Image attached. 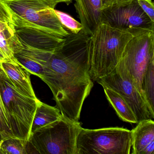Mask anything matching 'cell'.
<instances>
[{
    "instance_id": "14",
    "label": "cell",
    "mask_w": 154,
    "mask_h": 154,
    "mask_svg": "<svg viewBox=\"0 0 154 154\" xmlns=\"http://www.w3.org/2000/svg\"><path fill=\"white\" fill-rule=\"evenodd\" d=\"M2 66L10 78L26 93L36 96L31 84V74L15 57L0 61Z\"/></svg>"
},
{
    "instance_id": "4",
    "label": "cell",
    "mask_w": 154,
    "mask_h": 154,
    "mask_svg": "<svg viewBox=\"0 0 154 154\" xmlns=\"http://www.w3.org/2000/svg\"><path fill=\"white\" fill-rule=\"evenodd\" d=\"M11 15L15 27L41 29L65 38L69 33L61 24L55 8L46 0H1Z\"/></svg>"
},
{
    "instance_id": "22",
    "label": "cell",
    "mask_w": 154,
    "mask_h": 154,
    "mask_svg": "<svg viewBox=\"0 0 154 154\" xmlns=\"http://www.w3.org/2000/svg\"><path fill=\"white\" fill-rule=\"evenodd\" d=\"M138 4L152 22H154V4L151 0H137Z\"/></svg>"
},
{
    "instance_id": "10",
    "label": "cell",
    "mask_w": 154,
    "mask_h": 154,
    "mask_svg": "<svg viewBox=\"0 0 154 154\" xmlns=\"http://www.w3.org/2000/svg\"><path fill=\"white\" fill-rule=\"evenodd\" d=\"M14 27L21 44L40 50L53 51L59 47L65 39L35 28Z\"/></svg>"
},
{
    "instance_id": "8",
    "label": "cell",
    "mask_w": 154,
    "mask_h": 154,
    "mask_svg": "<svg viewBox=\"0 0 154 154\" xmlns=\"http://www.w3.org/2000/svg\"><path fill=\"white\" fill-rule=\"evenodd\" d=\"M128 30L133 37L125 46L120 60L123 62L137 87L142 92L143 75L150 62L154 60V30L145 29Z\"/></svg>"
},
{
    "instance_id": "18",
    "label": "cell",
    "mask_w": 154,
    "mask_h": 154,
    "mask_svg": "<svg viewBox=\"0 0 154 154\" xmlns=\"http://www.w3.org/2000/svg\"><path fill=\"white\" fill-rule=\"evenodd\" d=\"M141 88L149 106L154 111V60L150 62L144 73Z\"/></svg>"
},
{
    "instance_id": "6",
    "label": "cell",
    "mask_w": 154,
    "mask_h": 154,
    "mask_svg": "<svg viewBox=\"0 0 154 154\" xmlns=\"http://www.w3.org/2000/svg\"><path fill=\"white\" fill-rule=\"evenodd\" d=\"M131 131L119 127L82 128L77 137V154H129Z\"/></svg>"
},
{
    "instance_id": "29",
    "label": "cell",
    "mask_w": 154,
    "mask_h": 154,
    "mask_svg": "<svg viewBox=\"0 0 154 154\" xmlns=\"http://www.w3.org/2000/svg\"><path fill=\"white\" fill-rule=\"evenodd\" d=\"M0 1H1V0H0Z\"/></svg>"
},
{
    "instance_id": "26",
    "label": "cell",
    "mask_w": 154,
    "mask_h": 154,
    "mask_svg": "<svg viewBox=\"0 0 154 154\" xmlns=\"http://www.w3.org/2000/svg\"><path fill=\"white\" fill-rule=\"evenodd\" d=\"M0 134H1L2 136V138H3V139H4V136H3V133H2V131L1 128V127H0Z\"/></svg>"
},
{
    "instance_id": "24",
    "label": "cell",
    "mask_w": 154,
    "mask_h": 154,
    "mask_svg": "<svg viewBox=\"0 0 154 154\" xmlns=\"http://www.w3.org/2000/svg\"><path fill=\"white\" fill-rule=\"evenodd\" d=\"M0 20L11 23V17L7 8L0 2Z\"/></svg>"
},
{
    "instance_id": "7",
    "label": "cell",
    "mask_w": 154,
    "mask_h": 154,
    "mask_svg": "<svg viewBox=\"0 0 154 154\" xmlns=\"http://www.w3.org/2000/svg\"><path fill=\"white\" fill-rule=\"evenodd\" d=\"M96 82L119 94L131 108L138 123L144 120L154 119V111L149 106L143 93L137 87L121 60L113 71Z\"/></svg>"
},
{
    "instance_id": "28",
    "label": "cell",
    "mask_w": 154,
    "mask_h": 154,
    "mask_svg": "<svg viewBox=\"0 0 154 154\" xmlns=\"http://www.w3.org/2000/svg\"><path fill=\"white\" fill-rule=\"evenodd\" d=\"M2 139H3V138H2V136L1 134H0V141Z\"/></svg>"
},
{
    "instance_id": "19",
    "label": "cell",
    "mask_w": 154,
    "mask_h": 154,
    "mask_svg": "<svg viewBox=\"0 0 154 154\" xmlns=\"http://www.w3.org/2000/svg\"><path fill=\"white\" fill-rule=\"evenodd\" d=\"M3 140L0 154H27V141L11 137Z\"/></svg>"
},
{
    "instance_id": "13",
    "label": "cell",
    "mask_w": 154,
    "mask_h": 154,
    "mask_svg": "<svg viewBox=\"0 0 154 154\" xmlns=\"http://www.w3.org/2000/svg\"><path fill=\"white\" fill-rule=\"evenodd\" d=\"M131 131L132 154H154V122L144 120Z\"/></svg>"
},
{
    "instance_id": "15",
    "label": "cell",
    "mask_w": 154,
    "mask_h": 154,
    "mask_svg": "<svg viewBox=\"0 0 154 154\" xmlns=\"http://www.w3.org/2000/svg\"><path fill=\"white\" fill-rule=\"evenodd\" d=\"M62 117L60 110L56 107L50 106L40 101L33 120L31 135L52 127Z\"/></svg>"
},
{
    "instance_id": "11",
    "label": "cell",
    "mask_w": 154,
    "mask_h": 154,
    "mask_svg": "<svg viewBox=\"0 0 154 154\" xmlns=\"http://www.w3.org/2000/svg\"><path fill=\"white\" fill-rule=\"evenodd\" d=\"M52 51L40 50L21 44L14 52V57L31 74L41 79Z\"/></svg>"
},
{
    "instance_id": "21",
    "label": "cell",
    "mask_w": 154,
    "mask_h": 154,
    "mask_svg": "<svg viewBox=\"0 0 154 154\" xmlns=\"http://www.w3.org/2000/svg\"><path fill=\"white\" fill-rule=\"evenodd\" d=\"M2 66L0 62V79L2 72ZM0 127L4 136V139L9 137H11L10 125L9 116L5 109L4 103L2 97L1 93L0 90Z\"/></svg>"
},
{
    "instance_id": "23",
    "label": "cell",
    "mask_w": 154,
    "mask_h": 154,
    "mask_svg": "<svg viewBox=\"0 0 154 154\" xmlns=\"http://www.w3.org/2000/svg\"><path fill=\"white\" fill-rule=\"evenodd\" d=\"M131 0H101V9H106L127 3Z\"/></svg>"
},
{
    "instance_id": "5",
    "label": "cell",
    "mask_w": 154,
    "mask_h": 154,
    "mask_svg": "<svg viewBox=\"0 0 154 154\" xmlns=\"http://www.w3.org/2000/svg\"><path fill=\"white\" fill-rule=\"evenodd\" d=\"M82 127L62 115L52 127L36 132L27 142V154H77L76 141Z\"/></svg>"
},
{
    "instance_id": "3",
    "label": "cell",
    "mask_w": 154,
    "mask_h": 154,
    "mask_svg": "<svg viewBox=\"0 0 154 154\" xmlns=\"http://www.w3.org/2000/svg\"><path fill=\"white\" fill-rule=\"evenodd\" d=\"M0 90L8 114L11 137L27 142L40 100L36 96L29 95L19 88L3 68L0 79Z\"/></svg>"
},
{
    "instance_id": "17",
    "label": "cell",
    "mask_w": 154,
    "mask_h": 154,
    "mask_svg": "<svg viewBox=\"0 0 154 154\" xmlns=\"http://www.w3.org/2000/svg\"><path fill=\"white\" fill-rule=\"evenodd\" d=\"M106 98L121 119L125 122L137 123L133 112L126 100L118 93L105 86H102Z\"/></svg>"
},
{
    "instance_id": "12",
    "label": "cell",
    "mask_w": 154,
    "mask_h": 154,
    "mask_svg": "<svg viewBox=\"0 0 154 154\" xmlns=\"http://www.w3.org/2000/svg\"><path fill=\"white\" fill-rule=\"evenodd\" d=\"M74 1L76 13L83 27L82 31L87 35H91L101 23V0Z\"/></svg>"
},
{
    "instance_id": "1",
    "label": "cell",
    "mask_w": 154,
    "mask_h": 154,
    "mask_svg": "<svg viewBox=\"0 0 154 154\" xmlns=\"http://www.w3.org/2000/svg\"><path fill=\"white\" fill-rule=\"evenodd\" d=\"M90 38L82 30L65 38L51 52L41 78L52 91L62 115L75 122L94 85L89 73Z\"/></svg>"
},
{
    "instance_id": "27",
    "label": "cell",
    "mask_w": 154,
    "mask_h": 154,
    "mask_svg": "<svg viewBox=\"0 0 154 154\" xmlns=\"http://www.w3.org/2000/svg\"><path fill=\"white\" fill-rule=\"evenodd\" d=\"M3 139L1 141H0V149H1V147L2 145V142H3Z\"/></svg>"
},
{
    "instance_id": "20",
    "label": "cell",
    "mask_w": 154,
    "mask_h": 154,
    "mask_svg": "<svg viewBox=\"0 0 154 154\" xmlns=\"http://www.w3.org/2000/svg\"><path fill=\"white\" fill-rule=\"evenodd\" d=\"M54 11L61 24L70 34H78L83 29L82 23L69 14L55 9Z\"/></svg>"
},
{
    "instance_id": "9",
    "label": "cell",
    "mask_w": 154,
    "mask_h": 154,
    "mask_svg": "<svg viewBox=\"0 0 154 154\" xmlns=\"http://www.w3.org/2000/svg\"><path fill=\"white\" fill-rule=\"evenodd\" d=\"M101 23L122 30L145 29L154 30V22L144 13L137 0L103 10Z\"/></svg>"
},
{
    "instance_id": "2",
    "label": "cell",
    "mask_w": 154,
    "mask_h": 154,
    "mask_svg": "<svg viewBox=\"0 0 154 154\" xmlns=\"http://www.w3.org/2000/svg\"><path fill=\"white\" fill-rule=\"evenodd\" d=\"M132 37L133 34L128 30L100 23L90 35L89 43V73L93 82L115 69Z\"/></svg>"
},
{
    "instance_id": "16",
    "label": "cell",
    "mask_w": 154,
    "mask_h": 154,
    "mask_svg": "<svg viewBox=\"0 0 154 154\" xmlns=\"http://www.w3.org/2000/svg\"><path fill=\"white\" fill-rule=\"evenodd\" d=\"M21 44L11 23L0 20V50L6 58L14 57V53Z\"/></svg>"
},
{
    "instance_id": "25",
    "label": "cell",
    "mask_w": 154,
    "mask_h": 154,
    "mask_svg": "<svg viewBox=\"0 0 154 154\" xmlns=\"http://www.w3.org/2000/svg\"><path fill=\"white\" fill-rule=\"evenodd\" d=\"M48 2L50 3L52 6L55 8L56 6L60 3H65L69 5L72 2V0H46Z\"/></svg>"
}]
</instances>
